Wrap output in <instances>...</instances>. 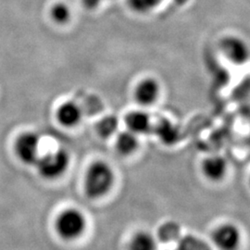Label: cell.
<instances>
[{
	"label": "cell",
	"mask_w": 250,
	"mask_h": 250,
	"mask_svg": "<svg viewBox=\"0 0 250 250\" xmlns=\"http://www.w3.org/2000/svg\"><path fill=\"white\" fill-rule=\"evenodd\" d=\"M155 133L161 143L165 146H173L180 139L178 127L169 120H161L155 127Z\"/></svg>",
	"instance_id": "8fae6325"
},
{
	"label": "cell",
	"mask_w": 250,
	"mask_h": 250,
	"mask_svg": "<svg viewBox=\"0 0 250 250\" xmlns=\"http://www.w3.org/2000/svg\"><path fill=\"white\" fill-rule=\"evenodd\" d=\"M161 86L152 78H146L139 82L134 89L135 101L144 107L153 105L160 97Z\"/></svg>",
	"instance_id": "8992f818"
},
{
	"label": "cell",
	"mask_w": 250,
	"mask_h": 250,
	"mask_svg": "<svg viewBox=\"0 0 250 250\" xmlns=\"http://www.w3.org/2000/svg\"><path fill=\"white\" fill-rule=\"evenodd\" d=\"M221 47L224 55L234 64H242L248 60V47L241 39L227 37L223 40Z\"/></svg>",
	"instance_id": "ba28073f"
},
{
	"label": "cell",
	"mask_w": 250,
	"mask_h": 250,
	"mask_svg": "<svg viewBox=\"0 0 250 250\" xmlns=\"http://www.w3.org/2000/svg\"><path fill=\"white\" fill-rule=\"evenodd\" d=\"M40 136L33 132L21 134L15 143V153L19 160L27 165H35L39 155Z\"/></svg>",
	"instance_id": "277c9868"
},
{
	"label": "cell",
	"mask_w": 250,
	"mask_h": 250,
	"mask_svg": "<svg viewBox=\"0 0 250 250\" xmlns=\"http://www.w3.org/2000/svg\"><path fill=\"white\" fill-rule=\"evenodd\" d=\"M185 250V249H176V250Z\"/></svg>",
	"instance_id": "ac0fdd59"
},
{
	"label": "cell",
	"mask_w": 250,
	"mask_h": 250,
	"mask_svg": "<svg viewBox=\"0 0 250 250\" xmlns=\"http://www.w3.org/2000/svg\"><path fill=\"white\" fill-rule=\"evenodd\" d=\"M157 241L146 231L135 232L128 245V250H157Z\"/></svg>",
	"instance_id": "4fadbf2b"
},
{
	"label": "cell",
	"mask_w": 250,
	"mask_h": 250,
	"mask_svg": "<svg viewBox=\"0 0 250 250\" xmlns=\"http://www.w3.org/2000/svg\"><path fill=\"white\" fill-rule=\"evenodd\" d=\"M102 0H82V3L85 9L93 10V9H98Z\"/></svg>",
	"instance_id": "e0dca14e"
},
{
	"label": "cell",
	"mask_w": 250,
	"mask_h": 250,
	"mask_svg": "<svg viewBox=\"0 0 250 250\" xmlns=\"http://www.w3.org/2000/svg\"><path fill=\"white\" fill-rule=\"evenodd\" d=\"M125 125L128 131L134 134H144L151 130V121L149 116L141 110L129 112L125 117Z\"/></svg>",
	"instance_id": "30bf717a"
},
{
	"label": "cell",
	"mask_w": 250,
	"mask_h": 250,
	"mask_svg": "<svg viewBox=\"0 0 250 250\" xmlns=\"http://www.w3.org/2000/svg\"><path fill=\"white\" fill-rule=\"evenodd\" d=\"M160 0H128L131 9L136 12H146L156 6Z\"/></svg>",
	"instance_id": "2e32d148"
},
{
	"label": "cell",
	"mask_w": 250,
	"mask_h": 250,
	"mask_svg": "<svg viewBox=\"0 0 250 250\" xmlns=\"http://www.w3.org/2000/svg\"><path fill=\"white\" fill-rule=\"evenodd\" d=\"M70 161L68 152L64 149H58L40 156L35 165L41 177L46 180H56L62 177L68 170Z\"/></svg>",
	"instance_id": "3957f363"
},
{
	"label": "cell",
	"mask_w": 250,
	"mask_h": 250,
	"mask_svg": "<svg viewBox=\"0 0 250 250\" xmlns=\"http://www.w3.org/2000/svg\"><path fill=\"white\" fill-rule=\"evenodd\" d=\"M55 229L65 241H73L81 237L86 229V218L77 208L64 209L56 219Z\"/></svg>",
	"instance_id": "7a4b0ae2"
},
{
	"label": "cell",
	"mask_w": 250,
	"mask_h": 250,
	"mask_svg": "<svg viewBox=\"0 0 250 250\" xmlns=\"http://www.w3.org/2000/svg\"><path fill=\"white\" fill-rule=\"evenodd\" d=\"M211 238L219 250H237L241 243V232L234 224H224L215 229Z\"/></svg>",
	"instance_id": "5b68a950"
},
{
	"label": "cell",
	"mask_w": 250,
	"mask_h": 250,
	"mask_svg": "<svg viewBox=\"0 0 250 250\" xmlns=\"http://www.w3.org/2000/svg\"><path fill=\"white\" fill-rule=\"evenodd\" d=\"M51 18L58 24H66L72 18V11L69 6L65 3H56L50 11Z\"/></svg>",
	"instance_id": "5bb4252c"
},
{
	"label": "cell",
	"mask_w": 250,
	"mask_h": 250,
	"mask_svg": "<svg viewBox=\"0 0 250 250\" xmlns=\"http://www.w3.org/2000/svg\"><path fill=\"white\" fill-rule=\"evenodd\" d=\"M118 126H119V123L116 117L110 115V116L103 118L99 122L97 125V130L101 137L107 138L116 133Z\"/></svg>",
	"instance_id": "9a60e30c"
},
{
	"label": "cell",
	"mask_w": 250,
	"mask_h": 250,
	"mask_svg": "<svg viewBox=\"0 0 250 250\" xmlns=\"http://www.w3.org/2000/svg\"><path fill=\"white\" fill-rule=\"evenodd\" d=\"M56 117L60 125L66 128H72L80 124L82 110L75 102L67 101L59 107Z\"/></svg>",
	"instance_id": "9c48e42d"
},
{
	"label": "cell",
	"mask_w": 250,
	"mask_h": 250,
	"mask_svg": "<svg viewBox=\"0 0 250 250\" xmlns=\"http://www.w3.org/2000/svg\"><path fill=\"white\" fill-rule=\"evenodd\" d=\"M139 146V140L136 134L125 131L118 134L115 142L117 152L122 156H129L136 151Z\"/></svg>",
	"instance_id": "7c38bea8"
},
{
	"label": "cell",
	"mask_w": 250,
	"mask_h": 250,
	"mask_svg": "<svg viewBox=\"0 0 250 250\" xmlns=\"http://www.w3.org/2000/svg\"><path fill=\"white\" fill-rule=\"evenodd\" d=\"M115 174L106 161L93 162L86 170L83 189L86 197L98 199L106 196L114 185Z\"/></svg>",
	"instance_id": "6da1fadb"
},
{
	"label": "cell",
	"mask_w": 250,
	"mask_h": 250,
	"mask_svg": "<svg viewBox=\"0 0 250 250\" xmlns=\"http://www.w3.org/2000/svg\"><path fill=\"white\" fill-rule=\"evenodd\" d=\"M201 170L206 178L212 182H220L227 173L228 164L224 157L214 155L206 158L202 162Z\"/></svg>",
	"instance_id": "52a82bcc"
}]
</instances>
